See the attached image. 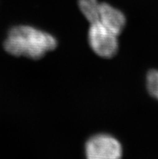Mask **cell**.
Instances as JSON below:
<instances>
[{"label": "cell", "mask_w": 158, "mask_h": 159, "mask_svg": "<svg viewBox=\"0 0 158 159\" xmlns=\"http://www.w3.org/2000/svg\"><path fill=\"white\" fill-rule=\"evenodd\" d=\"M56 45L57 42L53 36L28 25L12 28L3 44L8 53L31 59L41 58Z\"/></svg>", "instance_id": "obj_1"}, {"label": "cell", "mask_w": 158, "mask_h": 159, "mask_svg": "<svg viewBox=\"0 0 158 159\" xmlns=\"http://www.w3.org/2000/svg\"><path fill=\"white\" fill-rule=\"evenodd\" d=\"M88 40L90 48L101 57L111 58L118 51V36L108 30L99 22L90 24Z\"/></svg>", "instance_id": "obj_2"}, {"label": "cell", "mask_w": 158, "mask_h": 159, "mask_svg": "<svg viewBox=\"0 0 158 159\" xmlns=\"http://www.w3.org/2000/svg\"><path fill=\"white\" fill-rule=\"evenodd\" d=\"M122 153L120 141L107 134L95 135L86 142L87 159H121Z\"/></svg>", "instance_id": "obj_3"}, {"label": "cell", "mask_w": 158, "mask_h": 159, "mask_svg": "<svg viewBox=\"0 0 158 159\" xmlns=\"http://www.w3.org/2000/svg\"><path fill=\"white\" fill-rule=\"evenodd\" d=\"M97 22L119 36L126 24V18L122 11L106 2H100Z\"/></svg>", "instance_id": "obj_4"}, {"label": "cell", "mask_w": 158, "mask_h": 159, "mask_svg": "<svg viewBox=\"0 0 158 159\" xmlns=\"http://www.w3.org/2000/svg\"><path fill=\"white\" fill-rule=\"evenodd\" d=\"M100 2L98 0H78V7L90 24L97 22Z\"/></svg>", "instance_id": "obj_5"}, {"label": "cell", "mask_w": 158, "mask_h": 159, "mask_svg": "<svg viewBox=\"0 0 158 159\" xmlns=\"http://www.w3.org/2000/svg\"><path fill=\"white\" fill-rule=\"evenodd\" d=\"M146 85L148 93L158 100V70H152L148 73Z\"/></svg>", "instance_id": "obj_6"}]
</instances>
